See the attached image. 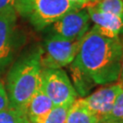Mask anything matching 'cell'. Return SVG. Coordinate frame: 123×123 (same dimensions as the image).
Returning a JSON list of instances; mask_svg holds the SVG:
<instances>
[{
    "mask_svg": "<svg viewBox=\"0 0 123 123\" xmlns=\"http://www.w3.org/2000/svg\"><path fill=\"white\" fill-rule=\"evenodd\" d=\"M90 20L94 23L92 29L106 37H118L123 28V15L116 16L97 11L92 6L86 7Z\"/></svg>",
    "mask_w": 123,
    "mask_h": 123,
    "instance_id": "obj_9",
    "label": "cell"
},
{
    "mask_svg": "<svg viewBox=\"0 0 123 123\" xmlns=\"http://www.w3.org/2000/svg\"><path fill=\"white\" fill-rule=\"evenodd\" d=\"M122 90L123 84L118 82L103 87L83 98L88 109L97 119L98 122L105 121L113 108L116 98Z\"/></svg>",
    "mask_w": 123,
    "mask_h": 123,
    "instance_id": "obj_7",
    "label": "cell"
},
{
    "mask_svg": "<svg viewBox=\"0 0 123 123\" xmlns=\"http://www.w3.org/2000/svg\"><path fill=\"white\" fill-rule=\"evenodd\" d=\"M15 0H0V12L14 6Z\"/></svg>",
    "mask_w": 123,
    "mask_h": 123,
    "instance_id": "obj_19",
    "label": "cell"
},
{
    "mask_svg": "<svg viewBox=\"0 0 123 123\" xmlns=\"http://www.w3.org/2000/svg\"><path fill=\"white\" fill-rule=\"evenodd\" d=\"M18 14L14 6L0 12V72L13 57L14 32Z\"/></svg>",
    "mask_w": 123,
    "mask_h": 123,
    "instance_id": "obj_8",
    "label": "cell"
},
{
    "mask_svg": "<svg viewBox=\"0 0 123 123\" xmlns=\"http://www.w3.org/2000/svg\"><path fill=\"white\" fill-rule=\"evenodd\" d=\"M20 123H30V121H29V120L27 119V118L26 117V118H24V119H23V120Z\"/></svg>",
    "mask_w": 123,
    "mask_h": 123,
    "instance_id": "obj_21",
    "label": "cell"
},
{
    "mask_svg": "<svg viewBox=\"0 0 123 123\" xmlns=\"http://www.w3.org/2000/svg\"><path fill=\"white\" fill-rule=\"evenodd\" d=\"M69 107L70 105L55 106L43 123H66Z\"/></svg>",
    "mask_w": 123,
    "mask_h": 123,
    "instance_id": "obj_14",
    "label": "cell"
},
{
    "mask_svg": "<svg viewBox=\"0 0 123 123\" xmlns=\"http://www.w3.org/2000/svg\"><path fill=\"white\" fill-rule=\"evenodd\" d=\"M40 57L41 48L26 53L12 66L6 79L9 106L25 115L31 98L39 88Z\"/></svg>",
    "mask_w": 123,
    "mask_h": 123,
    "instance_id": "obj_2",
    "label": "cell"
},
{
    "mask_svg": "<svg viewBox=\"0 0 123 123\" xmlns=\"http://www.w3.org/2000/svg\"><path fill=\"white\" fill-rule=\"evenodd\" d=\"M71 72V77L73 79V86L78 95L81 97H85L88 95L90 89L96 84L93 82V80L84 71H82L77 65H75L72 62L69 67Z\"/></svg>",
    "mask_w": 123,
    "mask_h": 123,
    "instance_id": "obj_12",
    "label": "cell"
},
{
    "mask_svg": "<svg viewBox=\"0 0 123 123\" xmlns=\"http://www.w3.org/2000/svg\"><path fill=\"white\" fill-rule=\"evenodd\" d=\"M122 46H123V41H122ZM119 80L120 83L123 84V51H122V57H121V65H120V73H119Z\"/></svg>",
    "mask_w": 123,
    "mask_h": 123,
    "instance_id": "obj_20",
    "label": "cell"
},
{
    "mask_svg": "<svg viewBox=\"0 0 123 123\" xmlns=\"http://www.w3.org/2000/svg\"><path fill=\"white\" fill-rule=\"evenodd\" d=\"M123 119V90L116 98L113 108L105 121L119 122ZM104 122V121H103Z\"/></svg>",
    "mask_w": 123,
    "mask_h": 123,
    "instance_id": "obj_16",
    "label": "cell"
},
{
    "mask_svg": "<svg viewBox=\"0 0 123 123\" xmlns=\"http://www.w3.org/2000/svg\"><path fill=\"white\" fill-rule=\"evenodd\" d=\"M40 88L55 106L71 105L78 97L74 86L62 68H42Z\"/></svg>",
    "mask_w": 123,
    "mask_h": 123,
    "instance_id": "obj_4",
    "label": "cell"
},
{
    "mask_svg": "<svg viewBox=\"0 0 123 123\" xmlns=\"http://www.w3.org/2000/svg\"><path fill=\"white\" fill-rule=\"evenodd\" d=\"M91 6L102 13H109L116 16L123 15V0H98Z\"/></svg>",
    "mask_w": 123,
    "mask_h": 123,
    "instance_id": "obj_13",
    "label": "cell"
},
{
    "mask_svg": "<svg viewBox=\"0 0 123 123\" xmlns=\"http://www.w3.org/2000/svg\"><path fill=\"white\" fill-rule=\"evenodd\" d=\"M26 116L12 107L0 111V123H20Z\"/></svg>",
    "mask_w": 123,
    "mask_h": 123,
    "instance_id": "obj_15",
    "label": "cell"
},
{
    "mask_svg": "<svg viewBox=\"0 0 123 123\" xmlns=\"http://www.w3.org/2000/svg\"><path fill=\"white\" fill-rule=\"evenodd\" d=\"M119 123H123V119H122V120H121V121H119Z\"/></svg>",
    "mask_w": 123,
    "mask_h": 123,
    "instance_id": "obj_24",
    "label": "cell"
},
{
    "mask_svg": "<svg viewBox=\"0 0 123 123\" xmlns=\"http://www.w3.org/2000/svg\"><path fill=\"white\" fill-rule=\"evenodd\" d=\"M68 1L79 6V8H86L88 6H94L98 0H68Z\"/></svg>",
    "mask_w": 123,
    "mask_h": 123,
    "instance_id": "obj_18",
    "label": "cell"
},
{
    "mask_svg": "<svg viewBox=\"0 0 123 123\" xmlns=\"http://www.w3.org/2000/svg\"><path fill=\"white\" fill-rule=\"evenodd\" d=\"M66 123H98L89 111L83 98H76L69 107Z\"/></svg>",
    "mask_w": 123,
    "mask_h": 123,
    "instance_id": "obj_11",
    "label": "cell"
},
{
    "mask_svg": "<svg viewBox=\"0 0 123 123\" xmlns=\"http://www.w3.org/2000/svg\"><path fill=\"white\" fill-rule=\"evenodd\" d=\"M53 108L52 101L41 89L39 85V88L31 98L26 107V118L30 123H43Z\"/></svg>",
    "mask_w": 123,
    "mask_h": 123,
    "instance_id": "obj_10",
    "label": "cell"
},
{
    "mask_svg": "<svg viewBox=\"0 0 123 123\" xmlns=\"http://www.w3.org/2000/svg\"><path fill=\"white\" fill-rule=\"evenodd\" d=\"M100 123H119V122H115V121H104V122H100Z\"/></svg>",
    "mask_w": 123,
    "mask_h": 123,
    "instance_id": "obj_22",
    "label": "cell"
},
{
    "mask_svg": "<svg viewBox=\"0 0 123 123\" xmlns=\"http://www.w3.org/2000/svg\"><path fill=\"white\" fill-rule=\"evenodd\" d=\"M14 8L36 30H44L79 6L68 0H15Z\"/></svg>",
    "mask_w": 123,
    "mask_h": 123,
    "instance_id": "obj_3",
    "label": "cell"
},
{
    "mask_svg": "<svg viewBox=\"0 0 123 123\" xmlns=\"http://www.w3.org/2000/svg\"><path fill=\"white\" fill-rule=\"evenodd\" d=\"M122 51L119 37H106L91 28L81 38L73 63L96 85L110 84L119 80Z\"/></svg>",
    "mask_w": 123,
    "mask_h": 123,
    "instance_id": "obj_1",
    "label": "cell"
},
{
    "mask_svg": "<svg viewBox=\"0 0 123 123\" xmlns=\"http://www.w3.org/2000/svg\"><path fill=\"white\" fill-rule=\"evenodd\" d=\"M7 107H9V100L6 89L5 88L4 84L0 81V111L4 110Z\"/></svg>",
    "mask_w": 123,
    "mask_h": 123,
    "instance_id": "obj_17",
    "label": "cell"
},
{
    "mask_svg": "<svg viewBox=\"0 0 123 123\" xmlns=\"http://www.w3.org/2000/svg\"><path fill=\"white\" fill-rule=\"evenodd\" d=\"M90 18L86 8L68 12L46 28L48 35L70 41L81 40L89 30Z\"/></svg>",
    "mask_w": 123,
    "mask_h": 123,
    "instance_id": "obj_6",
    "label": "cell"
},
{
    "mask_svg": "<svg viewBox=\"0 0 123 123\" xmlns=\"http://www.w3.org/2000/svg\"><path fill=\"white\" fill-rule=\"evenodd\" d=\"M80 41L48 36L41 48V68L58 69L70 65L79 52Z\"/></svg>",
    "mask_w": 123,
    "mask_h": 123,
    "instance_id": "obj_5",
    "label": "cell"
},
{
    "mask_svg": "<svg viewBox=\"0 0 123 123\" xmlns=\"http://www.w3.org/2000/svg\"><path fill=\"white\" fill-rule=\"evenodd\" d=\"M120 33H121V34H122V35H123V28H122V29H121V31H120Z\"/></svg>",
    "mask_w": 123,
    "mask_h": 123,
    "instance_id": "obj_23",
    "label": "cell"
}]
</instances>
